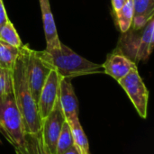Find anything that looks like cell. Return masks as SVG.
<instances>
[{"label":"cell","mask_w":154,"mask_h":154,"mask_svg":"<svg viewBox=\"0 0 154 154\" xmlns=\"http://www.w3.org/2000/svg\"><path fill=\"white\" fill-rule=\"evenodd\" d=\"M29 45L20 48L19 54L11 69L12 88L17 108L21 114L25 134H36L41 131L42 120L28 86L26 77V62Z\"/></svg>","instance_id":"6da1fadb"},{"label":"cell","mask_w":154,"mask_h":154,"mask_svg":"<svg viewBox=\"0 0 154 154\" xmlns=\"http://www.w3.org/2000/svg\"><path fill=\"white\" fill-rule=\"evenodd\" d=\"M41 54L51 69L55 70L61 79L104 73L102 64L87 60L62 42H60L59 49L41 51Z\"/></svg>","instance_id":"7a4b0ae2"},{"label":"cell","mask_w":154,"mask_h":154,"mask_svg":"<svg viewBox=\"0 0 154 154\" xmlns=\"http://www.w3.org/2000/svg\"><path fill=\"white\" fill-rule=\"evenodd\" d=\"M154 46V16L151 17L147 23L139 30L130 27L122 32L116 47L136 64L139 61L148 60L152 52Z\"/></svg>","instance_id":"3957f363"},{"label":"cell","mask_w":154,"mask_h":154,"mask_svg":"<svg viewBox=\"0 0 154 154\" xmlns=\"http://www.w3.org/2000/svg\"><path fill=\"white\" fill-rule=\"evenodd\" d=\"M0 132L14 147L23 143L25 132L13 88L0 100Z\"/></svg>","instance_id":"277c9868"},{"label":"cell","mask_w":154,"mask_h":154,"mask_svg":"<svg viewBox=\"0 0 154 154\" xmlns=\"http://www.w3.org/2000/svg\"><path fill=\"white\" fill-rule=\"evenodd\" d=\"M118 83L129 97L138 115L145 119L148 114L149 90L140 76L138 69H133Z\"/></svg>","instance_id":"5b68a950"},{"label":"cell","mask_w":154,"mask_h":154,"mask_svg":"<svg viewBox=\"0 0 154 154\" xmlns=\"http://www.w3.org/2000/svg\"><path fill=\"white\" fill-rule=\"evenodd\" d=\"M51 70V68L42 59L41 51L29 48L26 62V77L29 88L36 104Z\"/></svg>","instance_id":"8992f818"},{"label":"cell","mask_w":154,"mask_h":154,"mask_svg":"<svg viewBox=\"0 0 154 154\" xmlns=\"http://www.w3.org/2000/svg\"><path fill=\"white\" fill-rule=\"evenodd\" d=\"M65 121L66 118L62 112L60 99L58 98L51 112L42 120L41 132L43 143L51 154H56L57 141Z\"/></svg>","instance_id":"52a82bcc"},{"label":"cell","mask_w":154,"mask_h":154,"mask_svg":"<svg viewBox=\"0 0 154 154\" xmlns=\"http://www.w3.org/2000/svg\"><path fill=\"white\" fill-rule=\"evenodd\" d=\"M61 78L53 69H51L42 88L37 103L38 113L41 120L45 118L53 109L56 101L59 98L60 83Z\"/></svg>","instance_id":"ba28073f"},{"label":"cell","mask_w":154,"mask_h":154,"mask_svg":"<svg viewBox=\"0 0 154 154\" xmlns=\"http://www.w3.org/2000/svg\"><path fill=\"white\" fill-rule=\"evenodd\" d=\"M102 68L105 74L109 75L117 82L133 69H138L137 64L125 56L117 47L107 54L106 61L102 64Z\"/></svg>","instance_id":"9c48e42d"},{"label":"cell","mask_w":154,"mask_h":154,"mask_svg":"<svg viewBox=\"0 0 154 154\" xmlns=\"http://www.w3.org/2000/svg\"><path fill=\"white\" fill-rule=\"evenodd\" d=\"M59 99L62 112L68 122L79 118V102L71 83V79H61Z\"/></svg>","instance_id":"30bf717a"},{"label":"cell","mask_w":154,"mask_h":154,"mask_svg":"<svg viewBox=\"0 0 154 154\" xmlns=\"http://www.w3.org/2000/svg\"><path fill=\"white\" fill-rule=\"evenodd\" d=\"M39 4L42 12L43 30H44L45 41H46L45 50L51 51V50L59 49L61 42L58 35L53 14L51 9L50 0H39Z\"/></svg>","instance_id":"8fae6325"},{"label":"cell","mask_w":154,"mask_h":154,"mask_svg":"<svg viewBox=\"0 0 154 154\" xmlns=\"http://www.w3.org/2000/svg\"><path fill=\"white\" fill-rule=\"evenodd\" d=\"M16 154H51L46 149L42 132L36 134H25L23 143L14 147Z\"/></svg>","instance_id":"7c38bea8"},{"label":"cell","mask_w":154,"mask_h":154,"mask_svg":"<svg viewBox=\"0 0 154 154\" xmlns=\"http://www.w3.org/2000/svg\"><path fill=\"white\" fill-rule=\"evenodd\" d=\"M72 133L73 143L79 154H89V145L85 132L80 125L79 119L76 118L69 122Z\"/></svg>","instance_id":"4fadbf2b"},{"label":"cell","mask_w":154,"mask_h":154,"mask_svg":"<svg viewBox=\"0 0 154 154\" xmlns=\"http://www.w3.org/2000/svg\"><path fill=\"white\" fill-rule=\"evenodd\" d=\"M117 26L121 32H127L131 25L134 15V0H128L125 5L116 14H114Z\"/></svg>","instance_id":"5bb4252c"},{"label":"cell","mask_w":154,"mask_h":154,"mask_svg":"<svg viewBox=\"0 0 154 154\" xmlns=\"http://www.w3.org/2000/svg\"><path fill=\"white\" fill-rule=\"evenodd\" d=\"M19 51L20 49H17L0 40V68L3 69L11 70Z\"/></svg>","instance_id":"9a60e30c"},{"label":"cell","mask_w":154,"mask_h":154,"mask_svg":"<svg viewBox=\"0 0 154 154\" xmlns=\"http://www.w3.org/2000/svg\"><path fill=\"white\" fill-rule=\"evenodd\" d=\"M0 40L5 42L6 43L20 49L23 44L20 39V36L18 34V32H16L14 24L12 23V22L10 21V19H8V21L5 23V24L4 26L1 27L0 29Z\"/></svg>","instance_id":"2e32d148"},{"label":"cell","mask_w":154,"mask_h":154,"mask_svg":"<svg viewBox=\"0 0 154 154\" xmlns=\"http://www.w3.org/2000/svg\"><path fill=\"white\" fill-rule=\"evenodd\" d=\"M74 146L72 133L69 122L66 120L63 124L61 132L57 141L56 145V154H62L69 148Z\"/></svg>","instance_id":"e0dca14e"},{"label":"cell","mask_w":154,"mask_h":154,"mask_svg":"<svg viewBox=\"0 0 154 154\" xmlns=\"http://www.w3.org/2000/svg\"><path fill=\"white\" fill-rule=\"evenodd\" d=\"M134 15L135 16H147L154 15V0H134Z\"/></svg>","instance_id":"ac0fdd59"},{"label":"cell","mask_w":154,"mask_h":154,"mask_svg":"<svg viewBox=\"0 0 154 154\" xmlns=\"http://www.w3.org/2000/svg\"><path fill=\"white\" fill-rule=\"evenodd\" d=\"M10 89H12L11 70L1 69H0V100Z\"/></svg>","instance_id":"d6986e66"},{"label":"cell","mask_w":154,"mask_h":154,"mask_svg":"<svg viewBox=\"0 0 154 154\" xmlns=\"http://www.w3.org/2000/svg\"><path fill=\"white\" fill-rule=\"evenodd\" d=\"M8 16L5 11V7L4 5L3 0H0V29L2 26H4L5 24V23L8 21Z\"/></svg>","instance_id":"ffe728a7"},{"label":"cell","mask_w":154,"mask_h":154,"mask_svg":"<svg viewBox=\"0 0 154 154\" xmlns=\"http://www.w3.org/2000/svg\"><path fill=\"white\" fill-rule=\"evenodd\" d=\"M128 0H111L112 2V7H113V13L116 14L118 12L127 2Z\"/></svg>","instance_id":"44dd1931"},{"label":"cell","mask_w":154,"mask_h":154,"mask_svg":"<svg viewBox=\"0 0 154 154\" xmlns=\"http://www.w3.org/2000/svg\"><path fill=\"white\" fill-rule=\"evenodd\" d=\"M62 154H79V152L76 150L75 146H72L71 148H69V150H67L66 152H64Z\"/></svg>","instance_id":"7402d4cb"},{"label":"cell","mask_w":154,"mask_h":154,"mask_svg":"<svg viewBox=\"0 0 154 154\" xmlns=\"http://www.w3.org/2000/svg\"><path fill=\"white\" fill-rule=\"evenodd\" d=\"M0 69H1V68H0Z\"/></svg>","instance_id":"603a6c76"}]
</instances>
